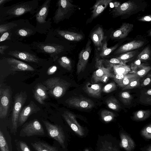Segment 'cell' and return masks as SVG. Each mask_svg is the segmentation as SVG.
<instances>
[{
  "label": "cell",
  "instance_id": "obj_28",
  "mask_svg": "<svg viewBox=\"0 0 151 151\" xmlns=\"http://www.w3.org/2000/svg\"><path fill=\"white\" fill-rule=\"evenodd\" d=\"M31 145L36 151H59L56 147L43 142L37 141L31 143Z\"/></svg>",
  "mask_w": 151,
  "mask_h": 151
},
{
  "label": "cell",
  "instance_id": "obj_57",
  "mask_svg": "<svg viewBox=\"0 0 151 151\" xmlns=\"http://www.w3.org/2000/svg\"><path fill=\"white\" fill-rule=\"evenodd\" d=\"M149 36H151V30L148 33Z\"/></svg>",
  "mask_w": 151,
  "mask_h": 151
},
{
  "label": "cell",
  "instance_id": "obj_48",
  "mask_svg": "<svg viewBox=\"0 0 151 151\" xmlns=\"http://www.w3.org/2000/svg\"><path fill=\"white\" fill-rule=\"evenodd\" d=\"M58 67L55 65H53L50 66L47 71V74L48 75H53L57 70Z\"/></svg>",
  "mask_w": 151,
  "mask_h": 151
},
{
  "label": "cell",
  "instance_id": "obj_27",
  "mask_svg": "<svg viewBox=\"0 0 151 151\" xmlns=\"http://www.w3.org/2000/svg\"><path fill=\"white\" fill-rule=\"evenodd\" d=\"M104 35L103 29L100 27L92 32L91 36V39L96 46L101 48L102 45V41L104 39Z\"/></svg>",
  "mask_w": 151,
  "mask_h": 151
},
{
  "label": "cell",
  "instance_id": "obj_10",
  "mask_svg": "<svg viewBox=\"0 0 151 151\" xmlns=\"http://www.w3.org/2000/svg\"><path fill=\"white\" fill-rule=\"evenodd\" d=\"M43 123L46 127L48 135L57 141L63 148H65V136L62 127L45 121Z\"/></svg>",
  "mask_w": 151,
  "mask_h": 151
},
{
  "label": "cell",
  "instance_id": "obj_11",
  "mask_svg": "<svg viewBox=\"0 0 151 151\" xmlns=\"http://www.w3.org/2000/svg\"><path fill=\"white\" fill-rule=\"evenodd\" d=\"M47 34L58 39L63 38L71 41H79L83 38V36L81 34L59 28H52Z\"/></svg>",
  "mask_w": 151,
  "mask_h": 151
},
{
  "label": "cell",
  "instance_id": "obj_8",
  "mask_svg": "<svg viewBox=\"0 0 151 151\" xmlns=\"http://www.w3.org/2000/svg\"><path fill=\"white\" fill-rule=\"evenodd\" d=\"M57 8L52 17L54 23L58 24L67 18L73 9L74 5L68 0H60L56 3Z\"/></svg>",
  "mask_w": 151,
  "mask_h": 151
},
{
  "label": "cell",
  "instance_id": "obj_26",
  "mask_svg": "<svg viewBox=\"0 0 151 151\" xmlns=\"http://www.w3.org/2000/svg\"><path fill=\"white\" fill-rule=\"evenodd\" d=\"M84 90L90 96L96 98L101 97L102 89L99 84H92L87 82L84 87Z\"/></svg>",
  "mask_w": 151,
  "mask_h": 151
},
{
  "label": "cell",
  "instance_id": "obj_46",
  "mask_svg": "<svg viewBox=\"0 0 151 151\" xmlns=\"http://www.w3.org/2000/svg\"><path fill=\"white\" fill-rule=\"evenodd\" d=\"M108 64V67L111 68V66L113 65H125L124 62L118 59L115 58H111L110 60L106 61Z\"/></svg>",
  "mask_w": 151,
  "mask_h": 151
},
{
  "label": "cell",
  "instance_id": "obj_51",
  "mask_svg": "<svg viewBox=\"0 0 151 151\" xmlns=\"http://www.w3.org/2000/svg\"><path fill=\"white\" fill-rule=\"evenodd\" d=\"M140 21L142 22H151V15H147L142 17L138 19Z\"/></svg>",
  "mask_w": 151,
  "mask_h": 151
},
{
  "label": "cell",
  "instance_id": "obj_37",
  "mask_svg": "<svg viewBox=\"0 0 151 151\" xmlns=\"http://www.w3.org/2000/svg\"><path fill=\"white\" fill-rule=\"evenodd\" d=\"M140 134L145 139H151V123L144 127L140 131Z\"/></svg>",
  "mask_w": 151,
  "mask_h": 151
},
{
  "label": "cell",
  "instance_id": "obj_29",
  "mask_svg": "<svg viewBox=\"0 0 151 151\" xmlns=\"http://www.w3.org/2000/svg\"><path fill=\"white\" fill-rule=\"evenodd\" d=\"M139 77L135 73H130L126 74L122 79L118 80L114 79V80L119 86L123 88L131 81Z\"/></svg>",
  "mask_w": 151,
  "mask_h": 151
},
{
  "label": "cell",
  "instance_id": "obj_59",
  "mask_svg": "<svg viewBox=\"0 0 151 151\" xmlns=\"http://www.w3.org/2000/svg\"><path fill=\"white\" fill-rule=\"evenodd\" d=\"M17 151H20V150L18 149H17Z\"/></svg>",
  "mask_w": 151,
  "mask_h": 151
},
{
  "label": "cell",
  "instance_id": "obj_52",
  "mask_svg": "<svg viewBox=\"0 0 151 151\" xmlns=\"http://www.w3.org/2000/svg\"><path fill=\"white\" fill-rule=\"evenodd\" d=\"M142 65L141 64L139 60L136 61L132 65L131 69L132 70V71Z\"/></svg>",
  "mask_w": 151,
  "mask_h": 151
},
{
  "label": "cell",
  "instance_id": "obj_54",
  "mask_svg": "<svg viewBox=\"0 0 151 151\" xmlns=\"http://www.w3.org/2000/svg\"><path fill=\"white\" fill-rule=\"evenodd\" d=\"M126 75L120 73L115 74L114 78L118 80H121Z\"/></svg>",
  "mask_w": 151,
  "mask_h": 151
},
{
  "label": "cell",
  "instance_id": "obj_36",
  "mask_svg": "<svg viewBox=\"0 0 151 151\" xmlns=\"http://www.w3.org/2000/svg\"><path fill=\"white\" fill-rule=\"evenodd\" d=\"M151 67L142 65L130 73H134L141 78L145 76L151 70Z\"/></svg>",
  "mask_w": 151,
  "mask_h": 151
},
{
  "label": "cell",
  "instance_id": "obj_18",
  "mask_svg": "<svg viewBox=\"0 0 151 151\" xmlns=\"http://www.w3.org/2000/svg\"><path fill=\"white\" fill-rule=\"evenodd\" d=\"M98 69L93 73L92 78L95 83L99 82L106 83L109 78H114V75L111 73L110 69L111 68H105L101 65L98 66Z\"/></svg>",
  "mask_w": 151,
  "mask_h": 151
},
{
  "label": "cell",
  "instance_id": "obj_21",
  "mask_svg": "<svg viewBox=\"0 0 151 151\" xmlns=\"http://www.w3.org/2000/svg\"><path fill=\"white\" fill-rule=\"evenodd\" d=\"M12 139L8 131L0 129V151H12Z\"/></svg>",
  "mask_w": 151,
  "mask_h": 151
},
{
  "label": "cell",
  "instance_id": "obj_6",
  "mask_svg": "<svg viewBox=\"0 0 151 151\" xmlns=\"http://www.w3.org/2000/svg\"><path fill=\"white\" fill-rule=\"evenodd\" d=\"M48 89V93L55 98H59L65 94L70 83L58 77L47 79L43 82Z\"/></svg>",
  "mask_w": 151,
  "mask_h": 151
},
{
  "label": "cell",
  "instance_id": "obj_31",
  "mask_svg": "<svg viewBox=\"0 0 151 151\" xmlns=\"http://www.w3.org/2000/svg\"><path fill=\"white\" fill-rule=\"evenodd\" d=\"M21 19L6 23H2L0 25V36L4 33L10 31L17 26L20 22Z\"/></svg>",
  "mask_w": 151,
  "mask_h": 151
},
{
  "label": "cell",
  "instance_id": "obj_4",
  "mask_svg": "<svg viewBox=\"0 0 151 151\" xmlns=\"http://www.w3.org/2000/svg\"><path fill=\"white\" fill-rule=\"evenodd\" d=\"M51 0H46L39 6L35 13L30 19L35 17L36 21L35 27L37 32L41 34H47L52 28L51 19L49 18L47 21L49 8Z\"/></svg>",
  "mask_w": 151,
  "mask_h": 151
},
{
  "label": "cell",
  "instance_id": "obj_24",
  "mask_svg": "<svg viewBox=\"0 0 151 151\" xmlns=\"http://www.w3.org/2000/svg\"><path fill=\"white\" fill-rule=\"evenodd\" d=\"M144 43V41L140 40L132 41L120 46L114 52V54L116 55L128 52L140 47Z\"/></svg>",
  "mask_w": 151,
  "mask_h": 151
},
{
  "label": "cell",
  "instance_id": "obj_2",
  "mask_svg": "<svg viewBox=\"0 0 151 151\" xmlns=\"http://www.w3.org/2000/svg\"><path fill=\"white\" fill-rule=\"evenodd\" d=\"M38 0L22 1L0 8V22L19 17L27 13L34 15L38 7Z\"/></svg>",
  "mask_w": 151,
  "mask_h": 151
},
{
  "label": "cell",
  "instance_id": "obj_25",
  "mask_svg": "<svg viewBox=\"0 0 151 151\" xmlns=\"http://www.w3.org/2000/svg\"><path fill=\"white\" fill-rule=\"evenodd\" d=\"M113 0H97L93 7L91 19H94L100 15Z\"/></svg>",
  "mask_w": 151,
  "mask_h": 151
},
{
  "label": "cell",
  "instance_id": "obj_20",
  "mask_svg": "<svg viewBox=\"0 0 151 151\" xmlns=\"http://www.w3.org/2000/svg\"><path fill=\"white\" fill-rule=\"evenodd\" d=\"M34 97L40 104H45L44 101L48 97V89L41 83L37 84L33 90Z\"/></svg>",
  "mask_w": 151,
  "mask_h": 151
},
{
  "label": "cell",
  "instance_id": "obj_35",
  "mask_svg": "<svg viewBox=\"0 0 151 151\" xmlns=\"http://www.w3.org/2000/svg\"><path fill=\"white\" fill-rule=\"evenodd\" d=\"M107 45L106 41H104L102 43L101 48V50L100 54V56L102 57H106L109 54L112 52L116 49L118 46V45L116 44L112 47L108 48L107 47Z\"/></svg>",
  "mask_w": 151,
  "mask_h": 151
},
{
  "label": "cell",
  "instance_id": "obj_30",
  "mask_svg": "<svg viewBox=\"0 0 151 151\" xmlns=\"http://www.w3.org/2000/svg\"><path fill=\"white\" fill-rule=\"evenodd\" d=\"M151 114V111L150 110H140L134 113L132 118L134 121H142L149 117Z\"/></svg>",
  "mask_w": 151,
  "mask_h": 151
},
{
  "label": "cell",
  "instance_id": "obj_12",
  "mask_svg": "<svg viewBox=\"0 0 151 151\" xmlns=\"http://www.w3.org/2000/svg\"><path fill=\"white\" fill-rule=\"evenodd\" d=\"M2 59L14 71H34L35 70L29 64L13 57H4Z\"/></svg>",
  "mask_w": 151,
  "mask_h": 151
},
{
  "label": "cell",
  "instance_id": "obj_49",
  "mask_svg": "<svg viewBox=\"0 0 151 151\" xmlns=\"http://www.w3.org/2000/svg\"><path fill=\"white\" fill-rule=\"evenodd\" d=\"M148 77L146 78L141 83L140 86L141 87H145L149 85L151 83V75L150 74L148 75Z\"/></svg>",
  "mask_w": 151,
  "mask_h": 151
},
{
  "label": "cell",
  "instance_id": "obj_42",
  "mask_svg": "<svg viewBox=\"0 0 151 151\" xmlns=\"http://www.w3.org/2000/svg\"><path fill=\"white\" fill-rule=\"evenodd\" d=\"M140 78L139 77L131 81L127 85L122 88V90H125L134 88L139 86L140 84Z\"/></svg>",
  "mask_w": 151,
  "mask_h": 151
},
{
  "label": "cell",
  "instance_id": "obj_55",
  "mask_svg": "<svg viewBox=\"0 0 151 151\" xmlns=\"http://www.w3.org/2000/svg\"><path fill=\"white\" fill-rule=\"evenodd\" d=\"M140 149L142 151H151V144L141 148Z\"/></svg>",
  "mask_w": 151,
  "mask_h": 151
},
{
  "label": "cell",
  "instance_id": "obj_58",
  "mask_svg": "<svg viewBox=\"0 0 151 151\" xmlns=\"http://www.w3.org/2000/svg\"><path fill=\"white\" fill-rule=\"evenodd\" d=\"M85 151H89L88 149H86L85 150Z\"/></svg>",
  "mask_w": 151,
  "mask_h": 151
},
{
  "label": "cell",
  "instance_id": "obj_45",
  "mask_svg": "<svg viewBox=\"0 0 151 151\" xmlns=\"http://www.w3.org/2000/svg\"><path fill=\"white\" fill-rule=\"evenodd\" d=\"M116 86L114 82H111L108 83L103 88L102 91L105 93H109L116 90Z\"/></svg>",
  "mask_w": 151,
  "mask_h": 151
},
{
  "label": "cell",
  "instance_id": "obj_32",
  "mask_svg": "<svg viewBox=\"0 0 151 151\" xmlns=\"http://www.w3.org/2000/svg\"><path fill=\"white\" fill-rule=\"evenodd\" d=\"M56 61L61 67L68 71L71 70L72 67L71 61L67 57L61 56Z\"/></svg>",
  "mask_w": 151,
  "mask_h": 151
},
{
  "label": "cell",
  "instance_id": "obj_41",
  "mask_svg": "<svg viewBox=\"0 0 151 151\" xmlns=\"http://www.w3.org/2000/svg\"><path fill=\"white\" fill-rule=\"evenodd\" d=\"M15 142L17 146V148L20 151H32L24 142L20 140H15Z\"/></svg>",
  "mask_w": 151,
  "mask_h": 151
},
{
  "label": "cell",
  "instance_id": "obj_22",
  "mask_svg": "<svg viewBox=\"0 0 151 151\" xmlns=\"http://www.w3.org/2000/svg\"><path fill=\"white\" fill-rule=\"evenodd\" d=\"M120 147L126 151H133L136 147V144L130 135L127 133L122 132L120 134Z\"/></svg>",
  "mask_w": 151,
  "mask_h": 151
},
{
  "label": "cell",
  "instance_id": "obj_53",
  "mask_svg": "<svg viewBox=\"0 0 151 151\" xmlns=\"http://www.w3.org/2000/svg\"><path fill=\"white\" fill-rule=\"evenodd\" d=\"M145 93L146 95L149 96L150 97L146 98H147L146 99V102L151 104V89L148 90Z\"/></svg>",
  "mask_w": 151,
  "mask_h": 151
},
{
  "label": "cell",
  "instance_id": "obj_50",
  "mask_svg": "<svg viewBox=\"0 0 151 151\" xmlns=\"http://www.w3.org/2000/svg\"><path fill=\"white\" fill-rule=\"evenodd\" d=\"M9 47V45H0V53L2 55H4V52L5 50Z\"/></svg>",
  "mask_w": 151,
  "mask_h": 151
},
{
  "label": "cell",
  "instance_id": "obj_7",
  "mask_svg": "<svg viewBox=\"0 0 151 151\" xmlns=\"http://www.w3.org/2000/svg\"><path fill=\"white\" fill-rule=\"evenodd\" d=\"M27 95L25 91H21L14 97L12 116V131L15 134L17 132L19 116L22 108L26 101Z\"/></svg>",
  "mask_w": 151,
  "mask_h": 151
},
{
  "label": "cell",
  "instance_id": "obj_56",
  "mask_svg": "<svg viewBox=\"0 0 151 151\" xmlns=\"http://www.w3.org/2000/svg\"><path fill=\"white\" fill-rule=\"evenodd\" d=\"M12 0H0V8L4 6V5L7 2L11 1Z\"/></svg>",
  "mask_w": 151,
  "mask_h": 151
},
{
  "label": "cell",
  "instance_id": "obj_40",
  "mask_svg": "<svg viewBox=\"0 0 151 151\" xmlns=\"http://www.w3.org/2000/svg\"><path fill=\"white\" fill-rule=\"evenodd\" d=\"M150 54V48L149 47L147 46L138 55L137 58L140 60H147L149 58Z\"/></svg>",
  "mask_w": 151,
  "mask_h": 151
},
{
  "label": "cell",
  "instance_id": "obj_9",
  "mask_svg": "<svg viewBox=\"0 0 151 151\" xmlns=\"http://www.w3.org/2000/svg\"><path fill=\"white\" fill-rule=\"evenodd\" d=\"M45 132L43 128L38 120L35 119L26 124L20 132L21 137H29L35 135L42 136Z\"/></svg>",
  "mask_w": 151,
  "mask_h": 151
},
{
  "label": "cell",
  "instance_id": "obj_5",
  "mask_svg": "<svg viewBox=\"0 0 151 151\" xmlns=\"http://www.w3.org/2000/svg\"><path fill=\"white\" fill-rule=\"evenodd\" d=\"M12 42H21L24 39L35 35L37 32L35 27L28 19H21L18 24L10 30Z\"/></svg>",
  "mask_w": 151,
  "mask_h": 151
},
{
  "label": "cell",
  "instance_id": "obj_39",
  "mask_svg": "<svg viewBox=\"0 0 151 151\" xmlns=\"http://www.w3.org/2000/svg\"><path fill=\"white\" fill-rule=\"evenodd\" d=\"M120 98L122 102L125 105L130 104L132 99V96L127 91L122 92L120 94Z\"/></svg>",
  "mask_w": 151,
  "mask_h": 151
},
{
  "label": "cell",
  "instance_id": "obj_44",
  "mask_svg": "<svg viewBox=\"0 0 151 151\" xmlns=\"http://www.w3.org/2000/svg\"><path fill=\"white\" fill-rule=\"evenodd\" d=\"M99 151H119L118 149L110 143H104L102 144Z\"/></svg>",
  "mask_w": 151,
  "mask_h": 151
},
{
  "label": "cell",
  "instance_id": "obj_33",
  "mask_svg": "<svg viewBox=\"0 0 151 151\" xmlns=\"http://www.w3.org/2000/svg\"><path fill=\"white\" fill-rule=\"evenodd\" d=\"M111 67H113L115 74L120 73L126 75L131 70L128 66L125 65H113Z\"/></svg>",
  "mask_w": 151,
  "mask_h": 151
},
{
  "label": "cell",
  "instance_id": "obj_13",
  "mask_svg": "<svg viewBox=\"0 0 151 151\" xmlns=\"http://www.w3.org/2000/svg\"><path fill=\"white\" fill-rule=\"evenodd\" d=\"M91 42L88 40L85 48L79 54L78 60L76 67L77 74L83 71L86 66L91 51Z\"/></svg>",
  "mask_w": 151,
  "mask_h": 151
},
{
  "label": "cell",
  "instance_id": "obj_60",
  "mask_svg": "<svg viewBox=\"0 0 151 151\" xmlns=\"http://www.w3.org/2000/svg\"></svg>",
  "mask_w": 151,
  "mask_h": 151
},
{
  "label": "cell",
  "instance_id": "obj_23",
  "mask_svg": "<svg viewBox=\"0 0 151 151\" xmlns=\"http://www.w3.org/2000/svg\"><path fill=\"white\" fill-rule=\"evenodd\" d=\"M133 27V25L132 24L123 23L120 27L113 32L112 37L118 39L124 38L128 36Z\"/></svg>",
  "mask_w": 151,
  "mask_h": 151
},
{
  "label": "cell",
  "instance_id": "obj_17",
  "mask_svg": "<svg viewBox=\"0 0 151 151\" xmlns=\"http://www.w3.org/2000/svg\"><path fill=\"white\" fill-rule=\"evenodd\" d=\"M62 116L69 126L76 134L81 136L84 135V129L78 122L74 114L66 111Z\"/></svg>",
  "mask_w": 151,
  "mask_h": 151
},
{
  "label": "cell",
  "instance_id": "obj_3",
  "mask_svg": "<svg viewBox=\"0 0 151 151\" xmlns=\"http://www.w3.org/2000/svg\"><path fill=\"white\" fill-rule=\"evenodd\" d=\"M32 49L36 53H42L48 55L55 61L61 57L65 50L60 40L47 34L44 42L34 41L29 44Z\"/></svg>",
  "mask_w": 151,
  "mask_h": 151
},
{
  "label": "cell",
  "instance_id": "obj_47",
  "mask_svg": "<svg viewBox=\"0 0 151 151\" xmlns=\"http://www.w3.org/2000/svg\"><path fill=\"white\" fill-rule=\"evenodd\" d=\"M11 33L10 30L4 33L0 36V42L1 43L4 41H10L11 40Z\"/></svg>",
  "mask_w": 151,
  "mask_h": 151
},
{
  "label": "cell",
  "instance_id": "obj_19",
  "mask_svg": "<svg viewBox=\"0 0 151 151\" xmlns=\"http://www.w3.org/2000/svg\"><path fill=\"white\" fill-rule=\"evenodd\" d=\"M138 7V5L135 2L129 1L119 5L112 12L114 16H118L129 14L137 10Z\"/></svg>",
  "mask_w": 151,
  "mask_h": 151
},
{
  "label": "cell",
  "instance_id": "obj_38",
  "mask_svg": "<svg viewBox=\"0 0 151 151\" xmlns=\"http://www.w3.org/2000/svg\"><path fill=\"white\" fill-rule=\"evenodd\" d=\"M102 120L106 122L112 121L115 117V114L111 111L104 110H102L101 114Z\"/></svg>",
  "mask_w": 151,
  "mask_h": 151
},
{
  "label": "cell",
  "instance_id": "obj_15",
  "mask_svg": "<svg viewBox=\"0 0 151 151\" xmlns=\"http://www.w3.org/2000/svg\"><path fill=\"white\" fill-rule=\"evenodd\" d=\"M65 102L70 106L81 109H91L94 106L91 100L83 97H72L67 99Z\"/></svg>",
  "mask_w": 151,
  "mask_h": 151
},
{
  "label": "cell",
  "instance_id": "obj_43",
  "mask_svg": "<svg viewBox=\"0 0 151 151\" xmlns=\"http://www.w3.org/2000/svg\"><path fill=\"white\" fill-rule=\"evenodd\" d=\"M136 51H130L120 55L117 58L118 59L124 61L133 57L136 54Z\"/></svg>",
  "mask_w": 151,
  "mask_h": 151
},
{
  "label": "cell",
  "instance_id": "obj_16",
  "mask_svg": "<svg viewBox=\"0 0 151 151\" xmlns=\"http://www.w3.org/2000/svg\"><path fill=\"white\" fill-rule=\"evenodd\" d=\"M40 110V109L34 101H31L29 104L24 107L20 113L18 127L22 125L31 115L36 113Z\"/></svg>",
  "mask_w": 151,
  "mask_h": 151
},
{
  "label": "cell",
  "instance_id": "obj_1",
  "mask_svg": "<svg viewBox=\"0 0 151 151\" xmlns=\"http://www.w3.org/2000/svg\"><path fill=\"white\" fill-rule=\"evenodd\" d=\"M8 41L9 46L5 52V55H10L16 59L32 64L43 65L48 62L47 59L40 58L31 49L29 44L21 42Z\"/></svg>",
  "mask_w": 151,
  "mask_h": 151
},
{
  "label": "cell",
  "instance_id": "obj_34",
  "mask_svg": "<svg viewBox=\"0 0 151 151\" xmlns=\"http://www.w3.org/2000/svg\"><path fill=\"white\" fill-rule=\"evenodd\" d=\"M106 102L108 107L113 110L118 111L121 108L120 104L117 100L113 97L109 98L106 100Z\"/></svg>",
  "mask_w": 151,
  "mask_h": 151
},
{
  "label": "cell",
  "instance_id": "obj_14",
  "mask_svg": "<svg viewBox=\"0 0 151 151\" xmlns=\"http://www.w3.org/2000/svg\"><path fill=\"white\" fill-rule=\"evenodd\" d=\"M11 94L8 88L0 89V118H5L7 115L10 104Z\"/></svg>",
  "mask_w": 151,
  "mask_h": 151
}]
</instances>
